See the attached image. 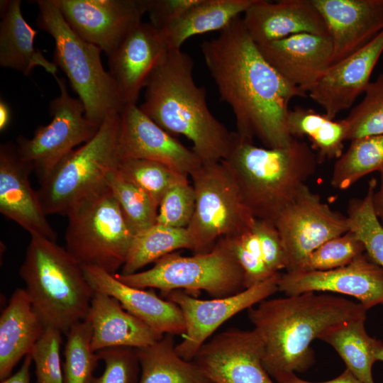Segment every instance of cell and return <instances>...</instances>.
<instances>
[{
  "instance_id": "8fae6325",
  "label": "cell",
  "mask_w": 383,
  "mask_h": 383,
  "mask_svg": "<svg viewBox=\"0 0 383 383\" xmlns=\"http://www.w3.org/2000/svg\"><path fill=\"white\" fill-rule=\"evenodd\" d=\"M54 77L60 95L50 102L52 121L38 126L32 138L21 135L16 140L21 158L33 167L40 183L76 146L89 140L99 128L86 117L81 100L69 94L65 80L57 75Z\"/></svg>"
},
{
  "instance_id": "6da1fadb",
  "label": "cell",
  "mask_w": 383,
  "mask_h": 383,
  "mask_svg": "<svg viewBox=\"0 0 383 383\" xmlns=\"http://www.w3.org/2000/svg\"><path fill=\"white\" fill-rule=\"evenodd\" d=\"M206 65L221 101L232 109L236 132L265 148L289 145V104L306 93L284 79L264 58L238 16L201 43Z\"/></svg>"
},
{
  "instance_id": "277c9868",
  "label": "cell",
  "mask_w": 383,
  "mask_h": 383,
  "mask_svg": "<svg viewBox=\"0 0 383 383\" xmlns=\"http://www.w3.org/2000/svg\"><path fill=\"white\" fill-rule=\"evenodd\" d=\"M221 161L233 174L254 217L274 224L319 163L311 146L298 138L284 148H262L236 131L231 132Z\"/></svg>"
},
{
  "instance_id": "8d00e7d4",
  "label": "cell",
  "mask_w": 383,
  "mask_h": 383,
  "mask_svg": "<svg viewBox=\"0 0 383 383\" xmlns=\"http://www.w3.org/2000/svg\"><path fill=\"white\" fill-rule=\"evenodd\" d=\"M377 181L372 179L363 199H353L348 204V220L350 231L364 245L365 252L383 267V226L377 217L372 205V196Z\"/></svg>"
},
{
  "instance_id": "f1b7e54d",
  "label": "cell",
  "mask_w": 383,
  "mask_h": 383,
  "mask_svg": "<svg viewBox=\"0 0 383 383\" xmlns=\"http://www.w3.org/2000/svg\"><path fill=\"white\" fill-rule=\"evenodd\" d=\"M174 335L147 346L135 348L140 367L138 383H211L193 361L176 352Z\"/></svg>"
},
{
  "instance_id": "ab89813d",
  "label": "cell",
  "mask_w": 383,
  "mask_h": 383,
  "mask_svg": "<svg viewBox=\"0 0 383 383\" xmlns=\"http://www.w3.org/2000/svg\"><path fill=\"white\" fill-rule=\"evenodd\" d=\"M223 238L243 270L244 289L259 284L275 274L270 272L265 264L253 226L240 234Z\"/></svg>"
},
{
  "instance_id": "3957f363",
  "label": "cell",
  "mask_w": 383,
  "mask_h": 383,
  "mask_svg": "<svg viewBox=\"0 0 383 383\" xmlns=\"http://www.w3.org/2000/svg\"><path fill=\"white\" fill-rule=\"evenodd\" d=\"M193 68L188 54L170 49L148 80L140 108L171 135L189 140L202 164L220 162L228 152L231 132L211 113Z\"/></svg>"
},
{
  "instance_id": "603a6c76",
  "label": "cell",
  "mask_w": 383,
  "mask_h": 383,
  "mask_svg": "<svg viewBox=\"0 0 383 383\" xmlns=\"http://www.w3.org/2000/svg\"><path fill=\"white\" fill-rule=\"evenodd\" d=\"M242 19L257 45L299 33L330 37L323 18L311 0H255Z\"/></svg>"
},
{
  "instance_id": "9a60e30c",
  "label": "cell",
  "mask_w": 383,
  "mask_h": 383,
  "mask_svg": "<svg viewBox=\"0 0 383 383\" xmlns=\"http://www.w3.org/2000/svg\"><path fill=\"white\" fill-rule=\"evenodd\" d=\"M211 383H274L262 363L254 330L229 329L214 335L192 360Z\"/></svg>"
},
{
  "instance_id": "836d02e7",
  "label": "cell",
  "mask_w": 383,
  "mask_h": 383,
  "mask_svg": "<svg viewBox=\"0 0 383 383\" xmlns=\"http://www.w3.org/2000/svg\"><path fill=\"white\" fill-rule=\"evenodd\" d=\"M117 171L125 180L145 192L158 206L171 187L188 182L187 175L162 163L148 160H121Z\"/></svg>"
},
{
  "instance_id": "f35d334b",
  "label": "cell",
  "mask_w": 383,
  "mask_h": 383,
  "mask_svg": "<svg viewBox=\"0 0 383 383\" xmlns=\"http://www.w3.org/2000/svg\"><path fill=\"white\" fill-rule=\"evenodd\" d=\"M365 252L362 243L349 231L313 251L299 271H326L342 267Z\"/></svg>"
},
{
  "instance_id": "83f0119b",
  "label": "cell",
  "mask_w": 383,
  "mask_h": 383,
  "mask_svg": "<svg viewBox=\"0 0 383 383\" xmlns=\"http://www.w3.org/2000/svg\"><path fill=\"white\" fill-rule=\"evenodd\" d=\"M255 0H199L178 19L160 30L169 49H181L189 38L221 31Z\"/></svg>"
},
{
  "instance_id": "7c38bea8",
  "label": "cell",
  "mask_w": 383,
  "mask_h": 383,
  "mask_svg": "<svg viewBox=\"0 0 383 383\" xmlns=\"http://www.w3.org/2000/svg\"><path fill=\"white\" fill-rule=\"evenodd\" d=\"M274 225L287 256L286 272L299 271L313 251L350 231L347 216L331 209L306 184Z\"/></svg>"
},
{
  "instance_id": "f546056e",
  "label": "cell",
  "mask_w": 383,
  "mask_h": 383,
  "mask_svg": "<svg viewBox=\"0 0 383 383\" xmlns=\"http://www.w3.org/2000/svg\"><path fill=\"white\" fill-rule=\"evenodd\" d=\"M287 128L292 138L306 136L309 139L319 163L340 157L343 142L348 140V126L345 119L334 121L312 109L296 106L289 110Z\"/></svg>"
},
{
  "instance_id": "5bb4252c",
  "label": "cell",
  "mask_w": 383,
  "mask_h": 383,
  "mask_svg": "<svg viewBox=\"0 0 383 383\" xmlns=\"http://www.w3.org/2000/svg\"><path fill=\"white\" fill-rule=\"evenodd\" d=\"M82 38L110 56L142 22L145 0H55Z\"/></svg>"
},
{
  "instance_id": "cb8c5ba5",
  "label": "cell",
  "mask_w": 383,
  "mask_h": 383,
  "mask_svg": "<svg viewBox=\"0 0 383 383\" xmlns=\"http://www.w3.org/2000/svg\"><path fill=\"white\" fill-rule=\"evenodd\" d=\"M82 267L94 291L115 298L126 311L152 329L174 335L185 333L184 318L175 303L160 298L152 289L145 290L128 286L101 268L87 265Z\"/></svg>"
},
{
  "instance_id": "1f68e13d",
  "label": "cell",
  "mask_w": 383,
  "mask_h": 383,
  "mask_svg": "<svg viewBox=\"0 0 383 383\" xmlns=\"http://www.w3.org/2000/svg\"><path fill=\"white\" fill-rule=\"evenodd\" d=\"M187 228H175L155 223L135 234L121 274L137 272L147 265L179 249L192 250Z\"/></svg>"
},
{
  "instance_id": "b9f144b4",
  "label": "cell",
  "mask_w": 383,
  "mask_h": 383,
  "mask_svg": "<svg viewBox=\"0 0 383 383\" xmlns=\"http://www.w3.org/2000/svg\"><path fill=\"white\" fill-rule=\"evenodd\" d=\"M195 192L189 182L171 187L158 208L156 223L175 228H187L195 210Z\"/></svg>"
},
{
  "instance_id": "f6af8a7d",
  "label": "cell",
  "mask_w": 383,
  "mask_h": 383,
  "mask_svg": "<svg viewBox=\"0 0 383 383\" xmlns=\"http://www.w3.org/2000/svg\"><path fill=\"white\" fill-rule=\"evenodd\" d=\"M199 0H145L150 23L162 30L178 19Z\"/></svg>"
},
{
  "instance_id": "8992f818",
  "label": "cell",
  "mask_w": 383,
  "mask_h": 383,
  "mask_svg": "<svg viewBox=\"0 0 383 383\" xmlns=\"http://www.w3.org/2000/svg\"><path fill=\"white\" fill-rule=\"evenodd\" d=\"M36 24L55 41L52 62L67 76L85 108V116L101 126L125 105L109 72L102 65L99 48L78 35L64 18L55 0H38Z\"/></svg>"
},
{
  "instance_id": "7dc6e473",
  "label": "cell",
  "mask_w": 383,
  "mask_h": 383,
  "mask_svg": "<svg viewBox=\"0 0 383 383\" xmlns=\"http://www.w3.org/2000/svg\"><path fill=\"white\" fill-rule=\"evenodd\" d=\"M33 359L30 355H27L23 361L20 369L13 374L1 381V383H31L30 368Z\"/></svg>"
},
{
  "instance_id": "2e32d148",
  "label": "cell",
  "mask_w": 383,
  "mask_h": 383,
  "mask_svg": "<svg viewBox=\"0 0 383 383\" xmlns=\"http://www.w3.org/2000/svg\"><path fill=\"white\" fill-rule=\"evenodd\" d=\"M278 291L287 296L310 292L348 295L368 310L383 304V267L365 252L342 267L281 274Z\"/></svg>"
},
{
  "instance_id": "5b68a950",
  "label": "cell",
  "mask_w": 383,
  "mask_h": 383,
  "mask_svg": "<svg viewBox=\"0 0 383 383\" xmlns=\"http://www.w3.org/2000/svg\"><path fill=\"white\" fill-rule=\"evenodd\" d=\"M19 275L45 328L52 327L66 335L75 323L87 318L94 291L82 265L65 248L30 236Z\"/></svg>"
},
{
  "instance_id": "44dd1931",
  "label": "cell",
  "mask_w": 383,
  "mask_h": 383,
  "mask_svg": "<svg viewBox=\"0 0 383 383\" xmlns=\"http://www.w3.org/2000/svg\"><path fill=\"white\" fill-rule=\"evenodd\" d=\"M333 45L332 65L362 49L383 30V0H311Z\"/></svg>"
},
{
  "instance_id": "ee69618b",
  "label": "cell",
  "mask_w": 383,
  "mask_h": 383,
  "mask_svg": "<svg viewBox=\"0 0 383 383\" xmlns=\"http://www.w3.org/2000/svg\"><path fill=\"white\" fill-rule=\"evenodd\" d=\"M265 264L270 272L274 274L286 270L287 256L279 232L272 223L256 219L253 225Z\"/></svg>"
},
{
  "instance_id": "484cf974",
  "label": "cell",
  "mask_w": 383,
  "mask_h": 383,
  "mask_svg": "<svg viewBox=\"0 0 383 383\" xmlns=\"http://www.w3.org/2000/svg\"><path fill=\"white\" fill-rule=\"evenodd\" d=\"M45 326L34 311L25 289L17 288L0 316V380L11 374L29 355Z\"/></svg>"
},
{
  "instance_id": "bcb514c9",
  "label": "cell",
  "mask_w": 383,
  "mask_h": 383,
  "mask_svg": "<svg viewBox=\"0 0 383 383\" xmlns=\"http://www.w3.org/2000/svg\"><path fill=\"white\" fill-rule=\"evenodd\" d=\"M278 383H362L350 370L345 369L337 377L322 382H312L297 377L294 372H282L273 377Z\"/></svg>"
},
{
  "instance_id": "d6a6232c",
  "label": "cell",
  "mask_w": 383,
  "mask_h": 383,
  "mask_svg": "<svg viewBox=\"0 0 383 383\" xmlns=\"http://www.w3.org/2000/svg\"><path fill=\"white\" fill-rule=\"evenodd\" d=\"M373 172L383 174V134L351 140L333 166L331 184L334 188L346 189Z\"/></svg>"
},
{
  "instance_id": "e0dca14e",
  "label": "cell",
  "mask_w": 383,
  "mask_h": 383,
  "mask_svg": "<svg viewBox=\"0 0 383 383\" xmlns=\"http://www.w3.org/2000/svg\"><path fill=\"white\" fill-rule=\"evenodd\" d=\"M118 153L120 160L155 161L187 176L202 164L192 150L159 126L136 104L125 106L120 113Z\"/></svg>"
},
{
  "instance_id": "d590c367",
  "label": "cell",
  "mask_w": 383,
  "mask_h": 383,
  "mask_svg": "<svg viewBox=\"0 0 383 383\" xmlns=\"http://www.w3.org/2000/svg\"><path fill=\"white\" fill-rule=\"evenodd\" d=\"M107 185L135 234L156 223L159 206L141 189L125 180L117 168L108 173Z\"/></svg>"
},
{
  "instance_id": "681fc988",
  "label": "cell",
  "mask_w": 383,
  "mask_h": 383,
  "mask_svg": "<svg viewBox=\"0 0 383 383\" xmlns=\"http://www.w3.org/2000/svg\"><path fill=\"white\" fill-rule=\"evenodd\" d=\"M11 121V109L8 104L1 99L0 100V131H4Z\"/></svg>"
},
{
  "instance_id": "c3c4849f",
  "label": "cell",
  "mask_w": 383,
  "mask_h": 383,
  "mask_svg": "<svg viewBox=\"0 0 383 383\" xmlns=\"http://www.w3.org/2000/svg\"><path fill=\"white\" fill-rule=\"evenodd\" d=\"M372 205L377 217L383 226V174H380V184L372 196Z\"/></svg>"
},
{
  "instance_id": "4dcf8cb0",
  "label": "cell",
  "mask_w": 383,
  "mask_h": 383,
  "mask_svg": "<svg viewBox=\"0 0 383 383\" xmlns=\"http://www.w3.org/2000/svg\"><path fill=\"white\" fill-rule=\"evenodd\" d=\"M366 318L341 323L324 333L319 340L331 345L350 370L362 383H375L372 368L377 361L375 351L380 343L366 332Z\"/></svg>"
},
{
  "instance_id": "d4e9b609",
  "label": "cell",
  "mask_w": 383,
  "mask_h": 383,
  "mask_svg": "<svg viewBox=\"0 0 383 383\" xmlns=\"http://www.w3.org/2000/svg\"><path fill=\"white\" fill-rule=\"evenodd\" d=\"M87 318L92 327L91 349L139 348L160 340L162 334L126 311L115 298L94 291Z\"/></svg>"
},
{
  "instance_id": "52a82bcc",
  "label": "cell",
  "mask_w": 383,
  "mask_h": 383,
  "mask_svg": "<svg viewBox=\"0 0 383 383\" xmlns=\"http://www.w3.org/2000/svg\"><path fill=\"white\" fill-rule=\"evenodd\" d=\"M120 113L109 115L93 138L70 152L40 183L37 194L46 216H67L109 188L107 174L120 162Z\"/></svg>"
},
{
  "instance_id": "30bf717a",
  "label": "cell",
  "mask_w": 383,
  "mask_h": 383,
  "mask_svg": "<svg viewBox=\"0 0 383 383\" xmlns=\"http://www.w3.org/2000/svg\"><path fill=\"white\" fill-rule=\"evenodd\" d=\"M196 201L187 228L194 253L210 251L223 238L240 234L255 222L238 184L223 161L201 164L190 175Z\"/></svg>"
},
{
  "instance_id": "ffe728a7",
  "label": "cell",
  "mask_w": 383,
  "mask_h": 383,
  "mask_svg": "<svg viewBox=\"0 0 383 383\" xmlns=\"http://www.w3.org/2000/svg\"><path fill=\"white\" fill-rule=\"evenodd\" d=\"M383 52V30L362 49L332 65L307 92L331 119L364 94Z\"/></svg>"
},
{
  "instance_id": "74e56055",
  "label": "cell",
  "mask_w": 383,
  "mask_h": 383,
  "mask_svg": "<svg viewBox=\"0 0 383 383\" xmlns=\"http://www.w3.org/2000/svg\"><path fill=\"white\" fill-rule=\"evenodd\" d=\"M364 94L345 118L350 140L383 134V74L369 83Z\"/></svg>"
},
{
  "instance_id": "60d3db41",
  "label": "cell",
  "mask_w": 383,
  "mask_h": 383,
  "mask_svg": "<svg viewBox=\"0 0 383 383\" xmlns=\"http://www.w3.org/2000/svg\"><path fill=\"white\" fill-rule=\"evenodd\" d=\"M62 333L52 327H46L30 353L35 364L38 383H63L60 348Z\"/></svg>"
},
{
  "instance_id": "7a4b0ae2",
  "label": "cell",
  "mask_w": 383,
  "mask_h": 383,
  "mask_svg": "<svg viewBox=\"0 0 383 383\" xmlns=\"http://www.w3.org/2000/svg\"><path fill=\"white\" fill-rule=\"evenodd\" d=\"M248 309L262 348V363L272 377L302 372L314 362L311 343L345 322L366 318L360 303L313 292L265 299Z\"/></svg>"
},
{
  "instance_id": "d6986e66",
  "label": "cell",
  "mask_w": 383,
  "mask_h": 383,
  "mask_svg": "<svg viewBox=\"0 0 383 383\" xmlns=\"http://www.w3.org/2000/svg\"><path fill=\"white\" fill-rule=\"evenodd\" d=\"M169 50L159 30L141 22L109 56L108 72L125 106L136 104L140 91Z\"/></svg>"
},
{
  "instance_id": "e575fe53",
  "label": "cell",
  "mask_w": 383,
  "mask_h": 383,
  "mask_svg": "<svg viewBox=\"0 0 383 383\" xmlns=\"http://www.w3.org/2000/svg\"><path fill=\"white\" fill-rule=\"evenodd\" d=\"M66 336L63 383H91L99 358L91 349L92 327L89 320L75 323Z\"/></svg>"
},
{
  "instance_id": "ba28073f",
  "label": "cell",
  "mask_w": 383,
  "mask_h": 383,
  "mask_svg": "<svg viewBox=\"0 0 383 383\" xmlns=\"http://www.w3.org/2000/svg\"><path fill=\"white\" fill-rule=\"evenodd\" d=\"M114 276L133 287L158 289L163 296L174 290L190 294L203 290L213 298H221L244 289L243 270L223 238L209 252L192 256L174 252L148 270Z\"/></svg>"
},
{
  "instance_id": "9c48e42d",
  "label": "cell",
  "mask_w": 383,
  "mask_h": 383,
  "mask_svg": "<svg viewBox=\"0 0 383 383\" xmlns=\"http://www.w3.org/2000/svg\"><path fill=\"white\" fill-rule=\"evenodd\" d=\"M65 248L81 265L115 274L135 235L109 188L84 201L67 216Z\"/></svg>"
},
{
  "instance_id": "7bdbcfd3",
  "label": "cell",
  "mask_w": 383,
  "mask_h": 383,
  "mask_svg": "<svg viewBox=\"0 0 383 383\" xmlns=\"http://www.w3.org/2000/svg\"><path fill=\"white\" fill-rule=\"evenodd\" d=\"M104 362L101 376L91 383H138L140 370L136 350L131 347H113L96 352Z\"/></svg>"
},
{
  "instance_id": "ac0fdd59",
  "label": "cell",
  "mask_w": 383,
  "mask_h": 383,
  "mask_svg": "<svg viewBox=\"0 0 383 383\" xmlns=\"http://www.w3.org/2000/svg\"><path fill=\"white\" fill-rule=\"evenodd\" d=\"M33 167L23 161L16 144L0 145V212L28 231L56 242L57 233L47 220L37 191L30 184Z\"/></svg>"
},
{
  "instance_id": "4fadbf2b",
  "label": "cell",
  "mask_w": 383,
  "mask_h": 383,
  "mask_svg": "<svg viewBox=\"0 0 383 383\" xmlns=\"http://www.w3.org/2000/svg\"><path fill=\"white\" fill-rule=\"evenodd\" d=\"M280 276L279 272L235 294L211 300L198 299L183 290L165 294L166 299L180 308L185 321L183 340L175 346L177 353L192 361L201 347L223 323L277 292Z\"/></svg>"
},
{
  "instance_id": "7402d4cb",
  "label": "cell",
  "mask_w": 383,
  "mask_h": 383,
  "mask_svg": "<svg viewBox=\"0 0 383 383\" xmlns=\"http://www.w3.org/2000/svg\"><path fill=\"white\" fill-rule=\"evenodd\" d=\"M257 46L284 79L306 93L332 65L333 45L328 36L299 33Z\"/></svg>"
},
{
  "instance_id": "4316f807",
  "label": "cell",
  "mask_w": 383,
  "mask_h": 383,
  "mask_svg": "<svg viewBox=\"0 0 383 383\" xmlns=\"http://www.w3.org/2000/svg\"><path fill=\"white\" fill-rule=\"evenodd\" d=\"M0 65L28 75L35 67L54 77L57 67L34 46L38 30L25 20L21 0L0 1Z\"/></svg>"
},
{
  "instance_id": "f907efd6",
  "label": "cell",
  "mask_w": 383,
  "mask_h": 383,
  "mask_svg": "<svg viewBox=\"0 0 383 383\" xmlns=\"http://www.w3.org/2000/svg\"><path fill=\"white\" fill-rule=\"evenodd\" d=\"M375 358L377 361L383 362V343L380 341L375 351Z\"/></svg>"
}]
</instances>
